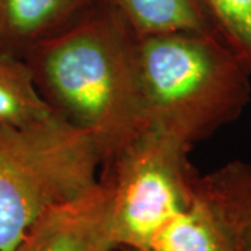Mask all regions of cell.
Masks as SVG:
<instances>
[{
  "mask_svg": "<svg viewBox=\"0 0 251 251\" xmlns=\"http://www.w3.org/2000/svg\"><path fill=\"white\" fill-rule=\"evenodd\" d=\"M23 57L54 115L95 140L103 166L147 127L137 38L106 1L36 42Z\"/></svg>",
  "mask_w": 251,
  "mask_h": 251,
  "instance_id": "1",
  "label": "cell"
},
{
  "mask_svg": "<svg viewBox=\"0 0 251 251\" xmlns=\"http://www.w3.org/2000/svg\"><path fill=\"white\" fill-rule=\"evenodd\" d=\"M147 127L194 147L242 116L251 74L219 36L175 32L137 39Z\"/></svg>",
  "mask_w": 251,
  "mask_h": 251,
  "instance_id": "2",
  "label": "cell"
},
{
  "mask_svg": "<svg viewBox=\"0 0 251 251\" xmlns=\"http://www.w3.org/2000/svg\"><path fill=\"white\" fill-rule=\"evenodd\" d=\"M102 166L91 134L54 113L0 125V251L16 250L42 214L92 187Z\"/></svg>",
  "mask_w": 251,
  "mask_h": 251,
  "instance_id": "3",
  "label": "cell"
},
{
  "mask_svg": "<svg viewBox=\"0 0 251 251\" xmlns=\"http://www.w3.org/2000/svg\"><path fill=\"white\" fill-rule=\"evenodd\" d=\"M191 148L148 126L102 168L116 247L148 250L162 226L191 204L198 176L188 159Z\"/></svg>",
  "mask_w": 251,
  "mask_h": 251,
  "instance_id": "4",
  "label": "cell"
},
{
  "mask_svg": "<svg viewBox=\"0 0 251 251\" xmlns=\"http://www.w3.org/2000/svg\"><path fill=\"white\" fill-rule=\"evenodd\" d=\"M112 193L99 180L82 194L48 209L28 227L14 251H115Z\"/></svg>",
  "mask_w": 251,
  "mask_h": 251,
  "instance_id": "5",
  "label": "cell"
},
{
  "mask_svg": "<svg viewBox=\"0 0 251 251\" xmlns=\"http://www.w3.org/2000/svg\"><path fill=\"white\" fill-rule=\"evenodd\" d=\"M194 191L211 211L227 251H251V162L237 159L198 173Z\"/></svg>",
  "mask_w": 251,
  "mask_h": 251,
  "instance_id": "6",
  "label": "cell"
},
{
  "mask_svg": "<svg viewBox=\"0 0 251 251\" xmlns=\"http://www.w3.org/2000/svg\"><path fill=\"white\" fill-rule=\"evenodd\" d=\"M100 0H0V48L21 56Z\"/></svg>",
  "mask_w": 251,
  "mask_h": 251,
  "instance_id": "7",
  "label": "cell"
},
{
  "mask_svg": "<svg viewBox=\"0 0 251 251\" xmlns=\"http://www.w3.org/2000/svg\"><path fill=\"white\" fill-rule=\"evenodd\" d=\"M137 39L175 32L216 35L204 0H103ZM218 36V35H216Z\"/></svg>",
  "mask_w": 251,
  "mask_h": 251,
  "instance_id": "8",
  "label": "cell"
},
{
  "mask_svg": "<svg viewBox=\"0 0 251 251\" xmlns=\"http://www.w3.org/2000/svg\"><path fill=\"white\" fill-rule=\"evenodd\" d=\"M50 115L25 59L0 50V125L25 126Z\"/></svg>",
  "mask_w": 251,
  "mask_h": 251,
  "instance_id": "9",
  "label": "cell"
},
{
  "mask_svg": "<svg viewBox=\"0 0 251 251\" xmlns=\"http://www.w3.org/2000/svg\"><path fill=\"white\" fill-rule=\"evenodd\" d=\"M148 251H227V247L211 211L194 191L191 204L155 233Z\"/></svg>",
  "mask_w": 251,
  "mask_h": 251,
  "instance_id": "10",
  "label": "cell"
},
{
  "mask_svg": "<svg viewBox=\"0 0 251 251\" xmlns=\"http://www.w3.org/2000/svg\"><path fill=\"white\" fill-rule=\"evenodd\" d=\"M216 35L251 74V0H204Z\"/></svg>",
  "mask_w": 251,
  "mask_h": 251,
  "instance_id": "11",
  "label": "cell"
},
{
  "mask_svg": "<svg viewBox=\"0 0 251 251\" xmlns=\"http://www.w3.org/2000/svg\"><path fill=\"white\" fill-rule=\"evenodd\" d=\"M115 251H148V250H141V249H126V247H117Z\"/></svg>",
  "mask_w": 251,
  "mask_h": 251,
  "instance_id": "12",
  "label": "cell"
},
{
  "mask_svg": "<svg viewBox=\"0 0 251 251\" xmlns=\"http://www.w3.org/2000/svg\"><path fill=\"white\" fill-rule=\"evenodd\" d=\"M0 50H3V49H1V48H0Z\"/></svg>",
  "mask_w": 251,
  "mask_h": 251,
  "instance_id": "13",
  "label": "cell"
}]
</instances>
